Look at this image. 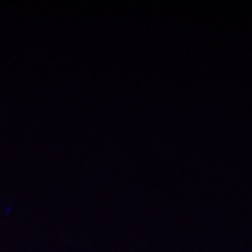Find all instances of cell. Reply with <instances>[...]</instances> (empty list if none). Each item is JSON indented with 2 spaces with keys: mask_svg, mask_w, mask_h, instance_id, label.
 I'll list each match as a JSON object with an SVG mask.
<instances>
[]
</instances>
